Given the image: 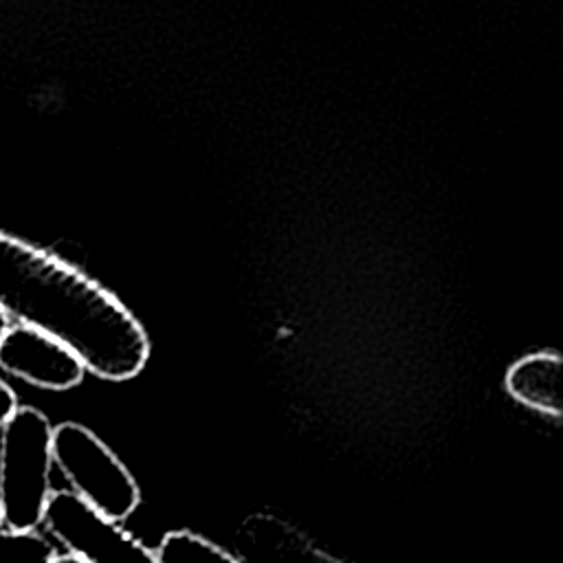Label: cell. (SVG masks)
Here are the masks:
<instances>
[{
  "mask_svg": "<svg viewBox=\"0 0 563 563\" xmlns=\"http://www.w3.org/2000/svg\"><path fill=\"white\" fill-rule=\"evenodd\" d=\"M53 464L73 493L112 521L128 519L141 504V488L117 453L88 427L66 420L53 427Z\"/></svg>",
  "mask_w": 563,
  "mask_h": 563,
  "instance_id": "3957f363",
  "label": "cell"
},
{
  "mask_svg": "<svg viewBox=\"0 0 563 563\" xmlns=\"http://www.w3.org/2000/svg\"><path fill=\"white\" fill-rule=\"evenodd\" d=\"M57 548L37 530L0 528V563H51Z\"/></svg>",
  "mask_w": 563,
  "mask_h": 563,
  "instance_id": "9c48e42d",
  "label": "cell"
},
{
  "mask_svg": "<svg viewBox=\"0 0 563 563\" xmlns=\"http://www.w3.org/2000/svg\"><path fill=\"white\" fill-rule=\"evenodd\" d=\"M9 325H11V323H9V317L0 310V336H2V332H4Z\"/></svg>",
  "mask_w": 563,
  "mask_h": 563,
  "instance_id": "7c38bea8",
  "label": "cell"
},
{
  "mask_svg": "<svg viewBox=\"0 0 563 563\" xmlns=\"http://www.w3.org/2000/svg\"><path fill=\"white\" fill-rule=\"evenodd\" d=\"M18 407V396L15 391L0 378V427L4 424V420L15 411Z\"/></svg>",
  "mask_w": 563,
  "mask_h": 563,
  "instance_id": "30bf717a",
  "label": "cell"
},
{
  "mask_svg": "<svg viewBox=\"0 0 563 563\" xmlns=\"http://www.w3.org/2000/svg\"><path fill=\"white\" fill-rule=\"evenodd\" d=\"M0 367L40 389L66 391L84 380L79 358L53 336L15 323L0 336Z\"/></svg>",
  "mask_w": 563,
  "mask_h": 563,
  "instance_id": "5b68a950",
  "label": "cell"
},
{
  "mask_svg": "<svg viewBox=\"0 0 563 563\" xmlns=\"http://www.w3.org/2000/svg\"><path fill=\"white\" fill-rule=\"evenodd\" d=\"M561 374L563 361L556 352H534L508 367L504 387L523 407L559 420L563 413Z\"/></svg>",
  "mask_w": 563,
  "mask_h": 563,
  "instance_id": "52a82bcc",
  "label": "cell"
},
{
  "mask_svg": "<svg viewBox=\"0 0 563 563\" xmlns=\"http://www.w3.org/2000/svg\"><path fill=\"white\" fill-rule=\"evenodd\" d=\"M0 429L2 526L11 530H37L53 493V424L40 409L18 405Z\"/></svg>",
  "mask_w": 563,
  "mask_h": 563,
  "instance_id": "7a4b0ae2",
  "label": "cell"
},
{
  "mask_svg": "<svg viewBox=\"0 0 563 563\" xmlns=\"http://www.w3.org/2000/svg\"><path fill=\"white\" fill-rule=\"evenodd\" d=\"M0 528H2V512H0Z\"/></svg>",
  "mask_w": 563,
  "mask_h": 563,
  "instance_id": "4fadbf2b",
  "label": "cell"
},
{
  "mask_svg": "<svg viewBox=\"0 0 563 563\" xmlns=\"http://www.w3.org/2000/svg\"><path fill=\"white\" fill-rule=\"evenodd\" d=\"M42 526L81 563H158L134 534L79 499L73 490H53Z\"/></svg>",
  "mask_w": 563,
  "mask_h": 563,
  "instance_id": "277c9868",
  "label": "cell"
},
{
  "mask_svg": "<svg viewBox=\"0 0 563 563\" xmlns=\"http://www.w3.org/2000/svg\"><path fill=\"white\" fill-rule=\"evenodd\" d=\"M240 563H345L273 512H253L235 532Z\"/></svg>",
  "mask_w": 563,
  "mask_h": 563,
  "instance_id": "8992f818",
  "label": "cell"
},
{
  "mask_svg": "<svg viewBox=\"0 0 563 563\" xmlns=\"http://www.w3.org/2000/svg\"><path fill=\"white\" fill-rule=\"evenodd\" d=\"M158 563H240V559L191 530H169L156 548Z\"/></svg>",
  "mask_w": 563,
  "mask_h": 563,
  "instance_id": "ba28073f",
  "label": "cell"
},
{
  "mask_svg": "<svg viewBox=\"0 0 563 563\" xmlns=\"http://www.w3.org/2000/svg\"><path fill=\"white\" fill-rule=\"evenodd\" d=\"M0 310L59 341L86 372L103 380H130L147 365V332L110 290L2 231Z\"/></svg>",
  "mask_w": 563,
  "mask_h": 563,
  "instance_id": "6da1fadb",
  "label": "cell"
},
{
  "mask_svg": "<svg viewBox=\"0 0 563 563\" xmlns=\"http://www.w3.org/2000/svg\"><path fill=\"white\" fill-rule=\"evenodd\" d=\"M51 563H81V561L75 559V556H70V554H57Z\"/></svg>",
  "mask_w": 563,
  "mask_h": 563,
  "instance_id": "8fae6325",
  "label": "cell"
}]
</instances>
